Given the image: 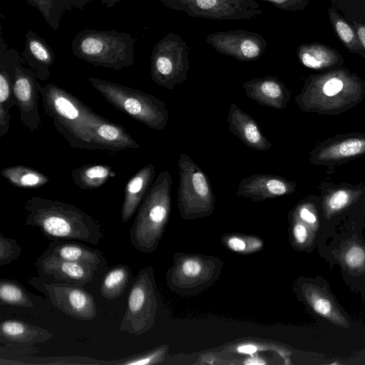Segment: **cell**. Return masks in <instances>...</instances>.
<instances>
[{
  "label": "cell",
  "mask_w": 365,
  "mask_h": 365,
  "mask_svg": "<svg viewBox=\"0 0 365 365\" xmlns=\"http://www.w3.org/2000/svg\"><path fill=\"white\" fill-rule=\"evenodd\" d=\"M24 209V224L39 228L51 240H78L97 245L103 238L101 224L72 204L33 196Z\"/></svg>",
  "instance_id": "cell-1"
},
{
  "label": "cell",
  "mask_w": 365,
  "mask_h": 365,
  "mask_svg": "<svg viewBox=\"0 0 365 365\" xmlns=\"http://www.w3.org/2000/svg\"><path fill=\"white\" fill-rule=\"evenodd\" d=\"M45 113L58 132L76 148L96 150L93 143L95 127L105 118L95 113L74 95L53 83L40 90Z\"/></svg>",
  "instance_id": "cell-2"
},
{
  "label": "cell",
  "mask_w": 365,
  "mask_h": 365,
  "mask_svg": "<svg viewBox=\"0 0 365 365\" xmlns=\"http://www.w3.org/2000/svg\"><path fill=\"white\" fill-rule=\"evenodd\" d=\"M172 185L170 172H160L138 207L130 241L140 252H153L159 245L170 217Z\"/></svg>",
  "instance_id": "cell-3"
},
{
  "label": "cell",
  "mask_w": 365,
  "mask_h": 365,
  "mask_svg": "<svg viewBox=\"0 0 365 365\" xmlns=\"http://www.w3.org/2000/svg\"><path fill=\"white\" fill-rule=\"evenodd\" d=\"M73 54L95 66L120 70L133 64L134 39L115 30L84 29L73 39Z\"/></svg>",
  "instance_id": "cell-4"
},
{
  "label": "cell",
  "mask_w": 365,
  "mask_h": 365,
  "mask_svg": "<svg viewBox=\"0 0 365 365\" xmlns=\"http://www.w3.org/2000/svg\"><path fill=\"white\" fill-rule=\"evenodd\" d=\"M92 86L107 102L148 128L163 130L169 119L167 105L152 94L108 80L89 77Z\"/></svg>",
  "instance_id": "cell-5"
},
{
  "label": "cell",
  "mask_w": 365,
  "mask_h": 365,
  "mask_svg": "<svg viewBox=\"0 0 365 365\" xmlns=\"http://www.w3.org/2000/svg\"><path fill=\"white\" fill-rule=\"evenodd\" d=\"M222 267L223 262L217 257L178 253L166 272V284L178 295L195 296L217 281Z\"/></svg>",
  "instance_id": "cell-6"
},
{
  "label": "cell",
  "mask_w": 365,
  "mask_h": 365,
  "mask_svg": "<svg viewBox=\"0 0 365 365\" xmlns=\"http://www.w3.org/2000/svg\"><path fill=\"white\" fill-rule=\"evenodd\" d=\"M178 165L177 202L181 217L195 220L210 215L215 210V196L209 178L186 153H180Z\"/></svg>",
  "instance_id": "cell-7"
},
{
  "label": "cell",
  "mask_w": 365,
  "mask_h": 365,
  "mask_svg": "<svg viewBox=\"0 0 365 365\" xmlns=\"http://www.w3.org/2000/svg\"><path fill=\"white\" fill-rule=\"evenodd\" d=\"M158 292L151 267L141 269L130 289L127 307L122 318L120 330L142 335L151 329L155 322L158 309Z\"/></svg>",
  "instance_id": "cell-8"
},
{
  "label": "cell",
  "mask_w": 365,
  "mask_h": 365,
  "mask_svg": "<svg viewBox=\"0 0 365 365\" xmlns=\"http://www.w3.org/2000/svg\"><path fill=\"white\" fill-rule=\"evenodd\" d=\"M191 47L179 34L169 32L154 46L150 57V74L155 83L166 89L187 79L188 56Z\"/></svg>",
  "instance_id": "cell-9"
},
{
  "label": "cell",
  "mask_w": 365,
  "mask_h": 365,
  "mask_svg": "<svg viewBox=\"0 0 365 365\" xmlns=\"http://www.w3.org/2000/svg\"><path fill=\"white\" fill-rule=\"evenodd\" d=\"M28 283L42 293L54 307L72 318L91 321L97 316L93 296L82 287L46 281L39 277L30 278Z\"/></svg>",
  "instance_id": "cell-10"
},
{
  "label": "cell",
  "mask_w": 365,
  "mask_h": 365,
  "mask_svg": "<svg viewBox=\"0 0 365 365\" xmlns=\"http://www.w3.org/2000/svg\"><path fill=\"white\" fill-rule=\"evenodd\" d=\"M165 7L189 16L216 20L250 19L264 14L255 0H159Z\"/></svg>",
  "instance_id": "cell-11"
},
{
  "label": "cell",
  "mask_w": 365,
  "mask_h": 365,
  "mask_svg": "<svg viewBox=\"0 0 365 365\" xmlns=\"http://www.w3.org/2000/svg\"><path fill=\"white\" fill-rule=\"evenodd\" d=\"M206 41L219 53L242 62L258 60L267 46L262 35L242 29L210 34Z\"/></svg>",
  "instance_id": "cell-12"
},
{
  "label": "cell",
  "mask_w": 365,
  "mask_h": 365,
  "mask_svg": "<svg viewBox=\"0 0 365 365\" xmlns=\"http://www.w3.org/2000/svg\"><path fill=\"white\" fill-rule=\"evenodd\" d=\"M34 72L20 63L15 71L14 95L19 110L20 120L31 132L39 130L41 119L38 111V98L42 86Z\"/></svg>",
  "instance_id": "cell-13"
},
{
  "label": "cell",
  "mask_w": 365,
  "mask_h": 365,
  "mask_svg": "<svg viewBox=\"0 0 365 365\" xmlns=\"http://www.w3.org/2000/svg\"><path fill=\"white\" fill-rule=\"evenodd\" d=\"M38 277L43 280L83 287L98 274L88 264L67 261L42 253L36 260Z\"/></svg>",
  "instance_id": "cell-14"
},
{
  "label": "cell",
  "mask_w": 365,
  "mask_h": 365,
  "mask_svg": "<svg viewBox=\"0 0 365 365\" xmlns=\"http://www.w3.org/2000/svg\"><path fill=\"white\" fill-rule=\"evenodd\" d=\"M296 184L287 179L272 174H253L242 179L236 195L259 202L292 193Z\"/></svg>",
  "instance_id": "cell-15"
},
{
  "label": "cell",
  "mask_w": 365,
  "mask_h": 365,
  "mask_svg": "<svg viewBox=\"0 0 365 365\" xmlns=\"http://www.w3.org/2000/svg\"><path fill=\"white\" fill-rule=\"evenodd\" d=\"M242 87L250 99L275 109L285 108L290 97L285 84L275 76L255 78L243 83Z\"/></svg>",
  "instance_id": "cell-16"
},
{
  "label": "cell",
  "mask_w": 365,
  "mask_h": 365,
  "mask_svg": "<svg viewBox=\"0 0 365 365\" xmlns=\"http://www.w3.org/2000/svg\"><path fill=\"white\" fill-rule=\"evenodd\" d=\"M227 123L230 131L246 146L259 151H267L272 146L262 133L257 121L232 103L230 106Z\"/></svg>",
  "instance_id": "cell-17"
},
{
  "label": "cell",
  "mask_w": 365,
  "mask_h": 365,
  "mask_svg": "<svg viewBox=\"0 0 365 365\" xmlns=\"http://www.w3.org/2000/svg\"><path fill=\"white\" fill-rule=\"evenodd\" d=\"M43 253L67 261L88 264L98 272L108 264L100 250L67 240H51Z\"/></svg>",
  "instance_id": "cell-18"
},
{
  "label": "cell",
  "mask_w": 365,
  "mask_h": 365,
  "mask_svg": "<svg viewBox=\"0 0 365 365\" xmlns=\"http://www.w3.org/2000/svg\"><path fill=\"white\" fill-rule=\"evenodd\" d=\"M53 334L42 327L18 319H5L0 323V342L9 346H30L43 343Z\"/></svg>",
  "instance_id": "cell-19"
},
{
  "label": "cell",
  "mask_w": 365,
  "mask_h": 365,
  "mask_svg": "<svg viewBox=\"0 0 365 365\" xmlns=\"http://www.w3.org/2000/svg\"><path fill=\"white\" fill-rule=\"evenodd\" d=\"M365 153V135H353L333 140L313 150L312 163H331Z\"/></svg>",
  "instance_id": "cell-20"
},
{
  "label": "cell",
  "mask_w": 365,
  "mask_h": 365,
  "mask_svg": "<svg viewBox=\"0 0 365 365\" xmlns=\"http://www.w3.org/2000/svg\"><path fill=\"white\" fill-rule=\"evenodd\" d=\"M21 57L23 64L32 70L38 79L44 81L49 78V68L53 63L55 54L44 38L33 31H28Z\"/></svg>",
  "instance_id": "cell-21"
},
{
  "label": "cell",
  "mask_w": 365,
  "mask_h": 365,
  "mask_svg": "<svg viewBox=\"0 0 365 365\" xmlns=\"http://www.w3.org/2000/svg\"><path fill=\"white\" fill-rule=\"evenodd\" d=\"M155 175V165L149 163L129 179L125 187L120 212L123 222H128L138 209L153 184Z\"/></svg>",
  "instance_id": "cell-22"
},
{
  "label": "cell",
  "mask_w": 365,
  "mask_h": 365,
  "mask_svg": "<svg viewBox=\"0 0 365 365\" xmlns=\"http://www.w3.org/2000/svg\"><path fill=\"white\" fill-rule=\"evenodd\" d=\"M93 143L96 150L120 151L140 148L139 143L123 126L106 118L95 127L93 132Z\"/></svg>",
  "instance_id": "cell-23"
},
{
  "label": "cell",
  "mask_w": 365,
  "mask_h": 365,
  "mask_svg": "<svg viewBox=\"0 0 365 365\" xmlns=\"http://www.w3.org/2000/svg\"><path fill=\"white\" fill-rule=\"evenodd\" d=\"M18 51L7 49L1 36L0 49V107L9 110L17 102L14 95V81L16 68L22 63Z\"/></svg>",
  "instance_id": "cell-24"
},
{
  "label": "cell",
  "mask_w": 365,
  "mask_h": 365,
  "mask_svg": "<svg viewBox=\"0 0 365 365\" xmlns=\"http://www.w3.org/2000/svg\"><path fill=\"white\" fill-rule=\"evenodd\" d=\"M301 292L308 304L317 314L335 324L349 326L346 319L324 289L315 284L304 283L301 285Z\"/></svg>",
  "instance_id": "cell-25"
},
{
  "label": "cell",
  "mask_w": 365,
  "mask_h": 365,
  "mask_svg": "<svg viewBox=\"0 0 365 365\" xmlns=\"http://www.w3.org/2000/svg\"><path fill=\"white\" fill-rule=\"evenodd\" d=\"M297 53L300 63L311 69L322 70L343 63L336 49L321 43H302Z\"/></svg>",
  "instance_id": "cell-26"
},
{
  "label": "cell",
  "mask_w": 365,
  "mask_h": 365,
  "mask_svg": "<svg viewBox=\"0 0 365 365\" xmlns=\"http://www.w3.org/2000/svg\"><path fill=\"white\" fill-rule=\"evenodd\" d=\"M71 178L74 184L83 190L96 189L103 186L116 173L110 165L105 164H87L73 169Z\"/></svg>",
  "instance_id": "cell-27"
},
{
  "label": "cell",
  "mask_w": 365,
  "mask_h": 365,
  "mask_svg": "<svg viewBox=\"0 0 365 365\" xmlns=\"http://www.w3.org/2000/svg\"><path fill=\"white\" fill-rule=\"evenodd\" d=\"M0 174L11 185L21 188H38L49 182V178L46 175L25 165L4 168Z\"/></svg>",
  "instance_id": "cell-28"
},
{
  "label": "cell",
  "mask_w": 365,
  "mask_h": 365,
  "mask_svg": "<svg viewBox=\"0 0 365 365\" xmlns=\"http://www.w3.org/2000/svg\"><path fill=\"white\" fill-rule=\"evenodd\" d=\"M132 279V272L125 264H118L104 276L100 286V292L104 298L112 300L118 298L124 292Z\"/></svg>",
  "instance_id": "cell-29"
},
{
  "label": "cell",
  "mask_w": 365,
  "mask_h": 365,
  "mask_svg": "<svg viewBox=\"0 0 365 365\" xmlns=\"http://www.w3.org/2000/svg\"><path fill=\"white\" fill-rule=\"evenodd\" d=\"M0 301L1 304L23 308L34 306V296L19 282L8 279L0 280Z\"/></svg>",
  "instance_id": "cell-30"
},
{
  "label": "cell",
  "mask_w": 365,
  "mask_h": 365,
  "mask_svg": "<svg viewBox=\"0 0 365 365\" xmlns=\"http://www.w3.org/2000/svg\"><path fill=\"white\" fill-rule=\"evenodd\" d=\"M329 16L334 31L342 44L351 52H365L354 29L335 10L329 9Z\"/></svg>",
  "instance_id": "cell-31"
},
{
  "label": "cell",
  "mask_w": 365,
  "mask_h": 365,
  "mask_svg": "<svg viewBox=\"0 0 365 365\" xmlns=\"http://www.w3.org/2000/svg\"><path fill=\"white\" fill-rule=\"evenodd\" d=\"M223 245L230 251L239 254H252L262 249L264 242L255 236L231 234L222 237Z\"/></svg>",
  "instance_id": "cell-32"
},
{
  "label": "cell",
  "mask_w": 365,
  "mask_h": 365,
  "mask_svg": "<svg viewBox=\"0 0 365 365\" xmlns=\"http://www.w3.org/2000/svg\"><path fill=\"white\" fill-rule=\"evenodd\" d=\"M169 349L166 345L150 351L147 353L128 357L125 359L116 362V364L123 365H150L162 363L165 358V355Z\"/></svg>",
  "instance_id": "cell-33"
},
{
  "label": "cell",
  "mask_w": 365,
  "mask_h": 365,
  "mask_svg": "<svg viewBox=\"0 0 365 365\" xmlns=\"http://www.w3.org/2000/svg\"><path fill=\"white\" fill-rule=\"evenodd\" d=\"M352 191L340 189L332 192L326 199L325 210L330 216L345 208L353 200Z\"/></svg>",
  "instance_id": "cell-34"
},
{
  "label": "cell",
  "mask_w": 365,
  "mask_h": 365,
  "mask_svg": "<svg viewBox=\"0 0 365 365\" xmlns=\"http://www.w3.org/2000/svg\"><path fill=\"white\" fill-rule=\"evenodd\" d=\"M69 0H66L67 8L68 9H71L70 4L68 2ZM91 0H70L71 4L72 7H78L81 8L86 5V4ZM59 6V0H46L41 8L39 9L43 14L45 19H46L47 21L51 26V23H53L52 26L53 27V24H55L54 20H56L57 23H58L59 18L58 11Z\"/></svg>",
  "instance_id": "cell-35"
},
{
  "label": "cell",
  "mask_w": 365,
  "mask_h": 365,
  "mask_svg": "<svg viewBox=\"0 0 365 365\" xmlns=\"http://www.w3.org/2000/svg\"><path fill=\"white\" fill-rule=\"evenodd\" d=\"M22 249L16 240L4 237L0 233V265L4 266L17 259Z\"/></svg>",
  "instance_id": "cell-36"
},
{
  "label": "cell",
  "mask_w": 365,
  "mask_h": 365,
  "mask_svg": "<svg viewBox=\"0 0 365 365\" xmlns=\"http://www.w3.org/2000/svg\"><path fill=\"white\" fill-rule=\"evenodd\" d=\"M343 259L351 269H359L365 264V250L360 245H352L345 250Z\"/></svg>",
  "instance_id": "cell-37"
},
{
  "label": "cell",
  "mask_w": 365,
  "mask_h": 365,
  "mask_svg": "<svg viewBox=\"0 0 365 365\" xmlns=\"http://www.w3.org/2000/svg\"><path fill=\"white\" fill-rule=\"evenodd\" d=\"M292 227V234L294 242L299 247L307 245L310 238V231L309 226L299 220L295 216Z\"/></svg>",
  "instance_id": "cell-38"
},
{
  "label": "cell",
  "mask_w": 365,
  "mask_h": 365,
  "mask_svg": "<svg viewBox=\"0 0 365 365\" xmlns=\"http://www.w3.org/2000/svg\"><path fill=\"white\" fill-rule=\"evenodd\" d=\"M277 9L287 11H298L304 9L309 4L308 0H263Z\"/></svg>",
  "instance_id": "cell-39"
},
{
  "label": "cell",
  "mask_w": 365,
  "mask_h": 365,
  "mask_svg": "<svg viewBox=\"0 0 365 365\" xmlns=\"http://www.w3.org/2000/svg\"><path fill=\"white\" fill-rule=\"evenodd\" d=\"M294 216L297 217L309 227H315L317 225V216L307 205H299L294 212Z\"/></svg>",
  "instance_id": "cell-40"
},
{
  "label": "cell",
  "mask_w": 365,
  "mask_h": 365,
  "mask_svg": "<svg viewBox=\"0 0 365 365\" xmlns=\"http://www.w3.org/2000/svg\"><path fill=\"white\" fill-rule=\"evenodd\" d=\"M264 349L262 346L252 342L242 343L235 347V351L244 355L252 356Z\"/></svg>",
  "instance_id": "cell-41"
},
{
  "label": "cell",
  "mask_w": 365,
  "mask_h": 365,
  "mask_svg": "<svg viewBox=\"0 0 365 365\" xmlns=\"http://www.w3.org/2000/svg\"><path fill=\"white\" fill-rule=\"evenodd\" d=\"M11 119L10 111L0 107V138L7 133Z\"/></svg>",
  "instance_id": "cell-42"
},
{
  "label": "cell",
  "mask_w": 365,
  "mask_h": 365,
  "mask_svg": "<svg viewBox=\"0 0 365 365\" xmlns=\"http://www.w3.org/2000/svg\"><path fill=\"white\" fill-rule=\"evenodd\" d=\"M353 26L360 43L365 51V24L353 21Z\"/></svg>",
  "instance_id": "cell-43"
},
{
  "label": "cell",
  "mask_w": 365,
  "mask_h": 365,
  "mask_svg": "<svg viewBox=\"0 0 365 365\" xmlns=\"http://www.w3.org/2000/svg\"><path fill=\"white\" fill-rule=\"evenodd\" d=\"M245 365H264L267 364V362L262 357L257 356L256 354L249 356L242 362Z\"/></svg>",
  "instance_id": "cell-44"
},
{
  "label": "cell",
  "mask_w": 365,
  "mask_h": 365,
  "mask_svg": "<svg viewBox=\"0 0 365 365\" xmlns=\"http://www.w3.org/2000/svg\"><path fill=\"white\" fill-rule=\"evenodd\" d=\"M120 0H101L103 4H106L108 8H110Z\"/></svg>",
  "instance_id": "cell-45"
}]
</instances>
